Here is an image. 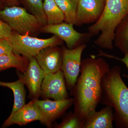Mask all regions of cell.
Returning <instances> with one entry per match:
<instances>
[{"mask_svg":"<svg viewBox=\"0 0 128 128\" xmlns=\"http://www.w3.org/2000/svg\"><path fill=\"white\" fill-rule=\"evenodd\" d=\"M32 15L35 17L41 26H45L47 18L44 8L42 0H25Z\"/></svg>","mask_w":128,"mask_h":128,"instance_id":"obj_20","label":"cell"},{"mask_svg":"<svg viewBox=\"0 0 128 128\" xmlns=\"http://www.w3.org/2000/svg\"><path fill=\"white\" fill-rule=\"evenodd\" d=\"M12 30L7 23L0 18V38H8L11 35Z\"/></svg>","mask_w":128,"mask_h":128,"instance_id":"obj_23","label":"cell"},{"mask_svg":"<svg viewBox=\"0 0 128 128\" xmlns=\"http://www.w3.org/2000/svg\"><path fill=\"white\" fill-rule=\"evenodd\" d=\"M79 0H55L64 13L67 23L77 26L76 14Z\"/></svg>","mask_w":128,"mask_h":128,"instance_id":"obj_19","label":"cell"},{"mask_svg":"<svg viewBox=\"0 0 128 128\" xmlns=\"http://www.w3.org/2000/svg\"><path fill=\"white\" fill-rule=\"evenodd\" d=\"M73 24L63 22L42 26V32L57 36L66 44L70 49L85 44L92 38L88 33H81L75 30Z\"/></svg>","mask_w":128,"mask_h":128,"instance_id":"obj_7","label":"cell"},{"mask_svg":"<svg viewBox=\"0 0 128 128\" xmlns=\"http://www.w3.org/2000/svg\"><path fill=\"white\" fill-rule=\"evenodd\" d=\"M44 8L48 25L58 24L65 20L64 13L55 0H44Z\"/></svg>","mask_w":128,"mask_h":128,"instance_id":"obj_18","label":"cell"},{"mask_svg":"<svg viewBox=\"0 0 128 128\" xmlns=\"http://www.w3.org/2000/svg\"><path fill=\"white\" fill-rule=\"evenodd\" d=\"M106 0H79L76 14L77 26L96 22L100 18Z\"/></svg>","mask_w":128,"mask_h":128,"instance_id":"obj_9","label":"cell"},{"mask_svg":"<svg viewBox=\"0 0 128 128\" xmlns=\"http://www.w3.org/2000/svg\"><path fill=\"white\" fill-rule=\"evenodd\" d=\"M34 57L45 74L55 73L61 70L62 50L57 46L44 48Z\"/></svg>","mask_w":128,"mask_h":128,"instance_id":"obj_13","label":"cell"},{"mask_svg":"<svg viewBox=\"0 0 128 128\" xmlns=\"http://www.w3.org/2000/svg\"><path fill=\"white\" fill-rule=\"evenodd\" d=\"M28 59L22 56L12 53L0 56V72L15 68L22 73L24 72L29 64Z\"/></svg>","mask_w":128,"mask_h":128,"instance_id":"obj_16","label":"cell"},{"mask_svg":"<svg viewBox=\"0 0 128 128\" xmlns=\"http://www.w3.org/2000/svg\"><path fill=\"white\" fill-rule=\"evenodd\" d=\"M86 43L70 49L64 47L62 49V63L61 70L66 83L70 90L74 86L80 70L82 52L87 47Z\"/></svg>","mask_w":128,"mask_h":128,"instance_id":"obj_6","label":"cell"},{"mask_svg":"<svg viewBox=\"0 0 128 128\" xmlns=\"http://www.w3.org/2000/svg\"><path fill=\"white\" fill-rule=\"evenodd\" d=\"M18 0H7L8 2L10 4H15L17 2Z\"/></svg>","mask_w":128,"mask_h":128,"instance_id":"obj_25","label":"cell"},{"mask_svg":"<svg viewBox=\"0 0 128 128\" xmlns=\"http://www.w3.org/2000/svg\"><path fill=\"white\" fill-rule=\"evenodd\" d=\"M110 69L105 60L94 55L82 61L80 74L72 92L74 96V113L83 123L101 102L102 80Z\"/></svg>","mask_w":128,"mask_h":128,"instance_id":"obj_1","label":"cell"},{"mask_svg":"<svg viewBox=\"0 0 128 128\" xmlns=\"http://www.w3.org/2000/svg\"><path fill=\"white\" fill-rule=\"evenodd\" d=\"M114 110L106 106L98 112L95 111L89 114L84 121L82 128H113Z\"/></svg>","mask_w":128,"mask_h":128,"instance_id":"obj_14","label":"cell"},{"mask_svg":"<svg viewBox=\"0 0 128 128\" xmlns=\"http://www.w3.org/2000/svg\"><path fill=\"white\" fill-rule=\"evenodd\" d=\"M44 75L45 73L34 57L29 60L26 70L19 74V78L26 86L33 99H38L41 95V86Z\"/></svg>","mask_w":128,"mask_h":128,"instance_id":"obj_10","label":"cell"},{"mask_svg":"<svg viewBox=\"0 0 128 128\" xmlns=\"http://www.w3.org/2000/svg\"><path fill=\"white\" fill-rule=\"evenodd\" d=\"M12 48L6 39L0 38V56L12 54Z\"/></svg>","mask_w":128,"mask_h":128,"instance_id":"obj_24","label":"cell"},{"mask_svg":"<svg viewBox=\"0 0 128 128\" xmlns=\"http://www.w3.org/2000/svg\"><path fill=\"white\" fill-rule=\"evenodd\" d=\"M32 100L42 114L48 127H50L52 123L60 118L74 103L73 98L57 101L48 99Z\"/></svg>","mask_w":128,"mask_h":128,"instance_id":"obj_11","label":"cell"},{"mask_svg":"<svg viewBox=\"0 0 128 128\" xmlns=\"http://www.w3.org/2000/svg\"><path fill=\"white\" fill-rule=\"evenodd\" d=\"M39 121L47 126L46 120L33 100L10 114L3 124L7 127L14 124L22 126L33 121Z\"/></svg>","mask_w":128,"mask_h":128,"instance_id":"obj_12","label":"cell"},{"mask_svg":"<svg viewBox=\"0 0 128 128\" xmlns=\"http://www.w3.org/2000/svg\"><path fill=\"white\" fill-rule=\"evenodd\" d=\"M99 53L97 56L98 57H107V58H110L114 59L117 60H119L121 61L122 63H123L126 66L128 70V54H126L124 55V56L123 58H120L119 57H117L116 56H114V55H111V54H108L104 52L102 50H98ZM124 77L126 78V79L128 80V75L124 74L123 75Z\"/></svg>","mask_w":128,"mask_h":128,"instance_id":"obj_22","label":"cell"},{"mask_svg":"<svg viewBox=\"0 0 128 128\" xmlns=\"http://www.w3.org/2000/svg\"><path fill=\"white\" fill-rule=\"evenodd\" d=\"M128 14V0H106L100 18L88 28V33L92 37L101 33L94 44L101 48L113 49L116 28Z\"/></svg>","mask_w":128,"mask_h":128,"instance_id":"obj_3","label":"cell"},{"mask_svg":"<svg viewBox=\"0 0 128 128\" xmlns=\"http://www.w3.org/2000/svg\"><path fill=\"white\" fill-rule=\"evenodd\" d=\"M121 74V68L115 66L103 76L100 102L112 108L116 128H128V88Z\"/></svg>","mask_w":128,"mask_h":128,"instance_id":"obj_2","label":"cell"},{"mask_svg":"<svg viewBox=\"0 0 128 128\" xmlns=\"http://www.w3.org/2000/svg\"><path fill=\"white\" fill-rule=\"evenodd\" d=\"M124 55L128 54V14L121 20L114 32V43Z\"/></svg>","mask_w":128,"mask_h":128,"instance_id":"obj_17","label":"cell"},{"mask_svg":"<svg viewBox=\"0 0 128 128\" xmlns=\"http://www.w3.org/2000/svg\"><path fill=\"white\" fill-rule=\"evenodd\" d=\"M25 84L20 78L13 82H4L0 81V86L9 88L13 92L14 104L10 114H12L25 105L26 92Z\"/></svg>","mask_w":128,"mask_h":128,"instance_id":"obj_15","label":"cell"},{"mask_svg":"<svg viewBox=\"0 0 128 128\" xmlns=\"http://www.w3.org/2000/svg\"><path fill=\"white\" fill-rule=\"evenodd\" d=\"M83 122L74 112L70 113L62 121L56 126L58 128H82Z\"/></svg>","mask_w":128,"mask_h":128,"instance_id":"obj_21","label":"cell"},{"mask_svg":"<svg viewBox=\"0 0 128 128\" xmlns=\"http://www.w3.org/2000/svg\"><path fill=\"white\" fill-rule=\"evenodd\" d=\"M28 34L21 35L16 32H12L6 38L12 47V52L28 60L35 57L44 48L57 46L62 43V40L55 35L49 38L40 39L30 36Z\"/></svg>","mask_w":128,"mask_h":128,"instance_id":"obj_4","label":"cell"},{"mask_svg":"<svg viewBox=\"0 0 128 128\" xmlns=\"http://www.w3.org/2000/svg\"><path fill=\"white\" fill-rule=\"evenodd\" d=\"M41 95L46 99L60 100L68 98L66 83L62 70L45 74L41 88Z\"/></svg>","mask_w":128,"mask_h":128,"instance_id":"obj_8","label":"cell"},{"mask_svg":"<svg viewBox=\"0 0 128 128\" xmlns=\"http://www.w3.org/2000/svg\"><path fill=\"white\" fill-rule=\"evenodd\" d=\"M0 18L21 35L34 32L41 26L34 16L18 6L6 7L0 10Z\"/></svg>","mask_w":128,"mask_h":128,"instance_id":"obj_5","label":"cell"}]
</instances>
